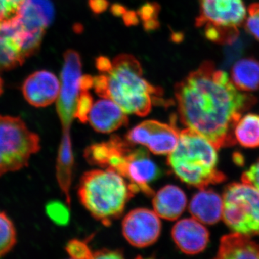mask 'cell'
Here are the masks:
<instances>
[{"label":"cell","instance_id":"8","mask_svg":"<svg viewBox=\"0 0 259 259\" xmlns=\"http://www.w3.org/2000/svg\"><path fill=\"white\" fill-rule=\"evenodd\" d=\"M81 59L74 50L66 51L61 73L60 91L58 96L57 111L64 129L75 117L78 99L81 93Z\"/></svg>","mask_w":259,"mask_h":259},{"label":"cell","instance_id":"24","mask_svg":"<svg viewBox=\"0 0 259 259\" xmlns=\"http://www.w3.org/2000/svg\"><path fill=\"white\" fill-rule=\"evenodd\" d=\"M47 213L53 222L59 226H66L70 221V212L67 207L61 202H49L47 205Z\"/></svg>","mask_w":259,"mask_h":259},{"label":"cell","instance_id":"4","mask_svg":"<svg viewBox=\"0 0 259 259\" xmlns=\"http://www.w3.org/2000/svg\"><path fill=\"white\" fill-rule=\"evenodd\" d=\"M135 194L125 179L111 168L86 172L78 190L83 207L105 226L120 217Z\"/></svg>","mask_w":259,"mask_h":259},{"label":"cell","instance_id":"26","mask_svg":"<svg viewBox=\"0 0 259 259\" xmlns=\"http://www.w3.org/2000/svg\"><path fill=\"white\" fill-rule=\"evenodd\" d=\"M25 1L26 0H0V23L15 18Z\"/></svg>","mask_w":259,"mask_h":259},{"label":"cell","instance_id":"10","mask_svg":"<svg viewBox=\"0 0 259 259\" xmlns=\"http://www.w3.org/2000/svg\"><path fill=\"white\" fill-rule=\"evenodd\" d=\"M156 120H146L136 125L127 135V141L146 146L156 155H168L178 144L180 131L175 125Z\"/></svg>","mask_w":259,"mask_h":259},{"label":"cell","instance_id":"6","mask_svg":"<svg viewBox=\"0 0 259 259\" xmlns=\"http://www.w3.org/2000/svg\"><path fill=\"white\" fill-rule=\"evenodd\" d=\"M40 150L38 135L19 117L0 115V177L28 166Z\"/></svg>","mask_w":259,"mask_h":259},{"label":"cell","instance_id":"15","mask_svg":"<svg viewBox=\"0 0 259 259\" xmlns=\"http://www.w3.org/2000/svg\"><path fill=\"white\" fill-rule=\"evenodd\" d=\"M171 236L181 251L188 255L203 251L209 241L207 228L193 218H186L177 222L172 228Z\"/></svg>","mask_w":259,"mask_h":259},{"label":"cell","instance_id":"38","mask_svg":"<svg viewBox=\"0 0 259 259\" xmlns=\"http://www.w3.org/2000/svg\"><path fill=\"white\" fill-rule=\"evenodd\" d=\"M172 39L175 42L180 41L183 39V35H180V33H174V35H172Z\"/></svg>","mask_w":259,"mask_h":259},{"label":"cell","instance_id":"18","mask_svg":"<svg viewBox=\"0 0 259 259\" xmlns=\"http://www.w3.org/2000/svg\"><path fill=\"white\" fill-rule=\"evenodd\" d=\"M187 196L183 190L175 185H166L155 194L153 199L154 212L158 217L175 221L187 207Z\"/></svg>","mask_w":259,"mask_h":259},{"label":"cell","instance_id":"31","mask_svg":"<svg viewBox=\"0 0 259 259\" xmlns=\"http://www.w3.org/2000/svg\"><path fill=\"white\" fill-rule=\"evenodd\" d=\"M93 88L98 96L106 98L107 92V76L101 74L93 78Z\"/></svg>","mask_w":259,"mask_h":259},{"label":"cell","instance_id":"12","mask_svg":"<svg viewBox=\"0 0 259 259\" xmlns=\"http://www.w3.org/2000/svg\"><path fill=\"white\" fill-rule=\"evenodd\" d=\"M122 230L130 244L136 248H146L158 241L161 223L156 212L146 208H137L124 218Z\"/></svg>","mask_w":259,"mask_h":259},{"label":"cell","instance_id":"33","mask_svg":"<svg viewBox=\"0 0 259 259\" xmlns=\"http://www.w3.org/2000/svg\"><path fill=\"white\" fill-rule=\"evenodd\" d=\"M110 3L107 0H89V6L95 14L104 13L108 8Z\"/></svg>","mask_w":259,"mask_h":259},{"label":"cell","instance_id":"37","mask_svg":"<svg viewBox=\"0 0 259 259\" xmlns=\"http://www.w3.org/2000/svg\"><path fill=\"white\" fill-rule=\"evenodd\" d=\"M127 8L120 4H114L110 8V11L116 17H121L125 13Z\"/></svg>","mask_w":259,"mask_h":259},{"label":"cell","instance_id":"27","mask_svg":"<svg viewBox=\"0 0 259 259\" xmlns=\"http://www.w3.org/2000/svg\"><path fill=\"white\" fill-rule=\"evenodd\" d=\"M66 250L69 256L72 258H93V253L89 248L86 242L79 240L74 239L70 241L66 245Z\"/></svg>","mask_w":259,"mask_h":259},{"label":"cell","instance_id":"14","mask_svg":"<svg viewBox=\"0 0 259 259\" xmlns=\"http://www.w3.org/2000/svg\"><path fill=\"white\" fill-rule=\"evenodd\" d=\"M22 91L25 100L32 106L47 107L57 100L60 81L50 71H35L25 80Z\"/></svg>","mask_w":259,"mask_h":259},{"label":"cell","instance_id":"20","mask_svg":"<svg viewBox=\"0 0 259 259\" xmlns=\"http://www.w3.org/2000/svg\"><path fill=\"white\" fill-rule=\"evenodd\" d=\"M232 82L238 90L252 93L259 90V61L245 57L236 61L231 71Z\"/></svg>","mask_w":259,"mask_h":259},{"label":"cell","instance_id":"21","mask_svg":"<svg viewBox=\"0 0 259 259\" xmlns=\"http://www.w3.org/2000/svg\"><path fill=\"white\" fill-rule=\"evenodd\" d=\"M234 136L243 147H259V115L250 113L241 117L235 126Z\"/></svg>","mask_w":259,"mask_h":259},{"label":"cell","instance_id":"30","mask_svg":"<svg viewBox=\"0 0 259 259\" xmlns=\"http://www.w3.org/2000/svg\"><path fill=\"white\" fill-rule=\"evenodd\" d=\"M241 180L242 182L253 186L259 190V159L247 171L243 172Z\"/></svg>","mask_w":259,"mask_h":259},{"label":"cell","instance_id":"9","mask_svg":"<svg viewBox=\"0 0 259 259\" xmlns=\"http://www.w3.org/2000/svg\"><path fill=\"white\" fill-rule=\"evenodd\" d=\"M54 9L49 0H26L16 18L27 32V57L33 55L40 49L46 30L52 23Z\"/></svg>","mask_w":259,"mask_h":259},{"label":"cell","instance_id":"19","mask_svg":"<svg viewBox=\"0 0 259 259\" xmlns=\"http://www.w3.org/2000/svg\"><path fill=\"white\" fill-rule=\"evenodd\" d=\"M217 258H259V243L249 236L231 233L221 238Z\"/></svg>","mask_w":259,"mask_h":259},{"label":"cell","instance_id":"29","mask_svg":"<svg viewBox=\"0 0 259 259\" xmlns=\"http://www.w3.org/2000/svg\"><path fill=\"white\" fill-rule=\"evenodd\" d=\"M160 10L161 8L157 3H147L139 8L137 14L139 18L142 20L143 23H144L151 20H158Z\"/></svg>","mask_w":259,"mask_h":259},{"label":"cell","instance_id":"23","mask_svg":"<svg viewBox=\"0 0 259 259\" xmlns=\"http://www.w3.org/2000/svg\"><path fill=\"white\" fill-rule=\"evenodd\" d=\"M16 241V230L14 224L6 214L0 212V257L13 249Z\"/></svg>","mask_w":259,"mask_h":259},{"label":"cell","instance_id":"1","mask_svg":"<svg viewBox=\"0 0 259 259\" xmlns=\"http://www.w3.org/2000/svg\"><path fill=\"white\" fill-rule=\"evenodd\" d=\"M175 94L182 123L217 149L236 144L235 126L257 102L256 97L238 90L211 61L177 83Z\"/></svg>","mask_w":259,"mask_h":259},{"label":"cell","instance_id":"34","mask_svg":"<svg viewBox=\"0 0 259 259\" xmlns=\"http://www.w3.org/2000/svg\"><path fill=\"white\" fill-rule=\"evenodd\" d=\"M95 66L101 74H107L112 69L111 61L106 56H99L95 61Z\"/></svg>","mask_w":259,"mask_h":259},{"label":"cell","instance_id":"3","mask_svg":"<svg viewBox=\"0 0 259 259\" xmlns=\"http://www.w3.org/2000/svg\"><path fill=\"white\" fill-rule=\"evenodd\" d=\"M217 148L203 136L188 127L180 132L178 144L168 155V166L187 185L205 189L226 180L218 169Z\"/></svg>","mask_w":259,"mask_h":259},{"label":"cell","instance_id":"25","mask_svg":"<svg viewBox=\"0 0 259 259\" xmlns=\"http://www.w3.org/2000/svg\"><path fill=\"white\" fill-rule=\"evenodd\" d=\"M244 28L248 34L259 42V2L252 3L248 6Z\"/></svg>","mask_w":259,"mask_h":259},{"label":"cell","instance_id":"32","mask_svg":"<svg viewBox=\"0 0 259 259\" xmlns=\"http://www.w3.org/2000/svg\"><path fill=\"white\" fill-rule=\"evenodd\" d=\"M122 250L102 249L93 253V258H123Z\"/></svg>","mask_w":259,"mask_h":259},{"label":"cell","instance_id":"36","mask_svg":"<svg viewBox=\"0 0 259 259\" xmlns=\"http://www.w3.org/2000/svg\"><path fill=\"white\" fill-rule=\"evenodd\" d=\"M93 88V77L90 75H83L81 79V91H89Z\"/></svg>","mask_w":259,"mask_h":259},{"label":"cell","instance_id":"16","mask_svg":"<svg viewBox=\"0 0 259 259\" xmlns=\"http://www.w3.org/2000/svg\"><path fill=\"white\" fill-rule=\"evenodd\" d=\"M88 121L95 131L102 134H110L128 124L125 112L109 98L102 99L94 104Z\"/></svg>","mask_w":259,"mask_h":259},{"label":"cell","instance_id":"17","mask_svg":"<svg viewBox=\"0 0 259 259\" xmlns=\"http://www.w3.org/2000/svg\"><path fill=\"white\" fill-rule=\"evenodd\" d=\"M189 210L199 222L216 224L223 218V198L214 191L202 189L191 199Z\"/></svg>","mask_w":259,"mask_h":259},{"label":"cell","instance_id":"5","mask_svg":"<svg viewBox=\"0 0 259 259\" xmlns=\"http://www.w3.org/2000/svg\"><path fill=\"white\" fill-rule=\"evenodd\" d=\"M199 14L196 27L203 28L209 41L230 45L239 36L247 10L243 0H198Z\"/></svg>","mask_w":259,"mask_h":259},{"label":"cell","instance_id":"11","mask_svg":"<svg viewBox=\"0 0 259 259\" xmlns=\"http://www.w3.org/2000/svg\"><path fill=\"white\" fill-rule=\"evenodd\" d=\"M127 140L115 135L106 142L89 146L85 150L84 157L90 164L111 168L125 179L136 149Z\"/></svg>","mask_w":259,"mask_h":259},{"label":"cell","instance_id":"39","mask_svg":"<svg viewBox=\"0 0 259 259\" xmlns=\"http://www.w3.org/2000/svg\"><path fill=\"white\" fill-rule=\"evenodd\" d=\"M3 83L2 81L1 78H0V95L3 93Z\"/></svg>","mask_w":259,"mask_h":259},{"label":"cell","instance_id":"7","mask_svg":"<svg viewBox=\"0 0 259 259\" xmlns=\"http://www.w3.org/2000/svg\"><path fill=\"white\" fill-rule=\"evenodd\" d=\"M223 218L232 231L259 235V190L244 183H232L223 192Z\"/></svg>","mask_w":259,"mask_h":259},{"label":"cell","instance_id":"22","mask_svg":"<svg viewBox=\"0 0 259 259\" xmlns=\"http://www.w3.org/2000/svg\"><path fill=\"white\" fill-rule=\"evenodd\" d=\"M73 155L69 131H65L59 155V181L61 188L64 190L67 200L69 201V190L71 184V167Z\"/></svg>","mask_w":259,"mask_h":259},{"label":"cell","instance_id":"35","mask_svg":"<svg viewBox=\"0 0 259 259\" xmlns=\"http://www.w3.org/2000/svg\"><path fill=\"white\" fill-rule=\"evenodd\" d=\"M122 17L124 23L127 26H134V25H138L139 23V17L136 12L127 10Z\"/></svg>","mask_w":259,"mask_h":259},{"label":"cell","instance_id":"13","mask_svg":"<svg viewBox=\"0 0 259 259\" xmlns=\"http://www.w3.org/2000/svg\"><path fill=\"white\" fill-rule=\"evenodd\" d=\"M28 35L15 17L0 23V70L13 69L23 64Z\"/></svg>","mask_w":259,"mask_h":259},{"label":"cell","instance_id":"28","mask_svg":"<svg viewBox=\"0 0 259 259\" xmlns=\"http://www.w3.org/2000/svg\"><path fill=\"white\" fill-rule=\"evenodd\" d=\"M93 105V98L89 91H81L76 105L75 117L79 119L81 122H86Z\"/></svg>","mask_w":259,"mask_h":259},{"label":"cell","instance_id":"2","mask_svg":"<svg viewBox=\"0 0 259 259\" xmlns=\"http://www.w3.org/2000/svg\"><path fill=\"white\" fill-rule=\"evenodd\" d=\"M107 73L106 98L110 99L126 114L144 117L155 104H163V91L143 76L139 61L131 54H120Z\"/></svg>","mask_w":259,"mask_h":259}]
</instances>
